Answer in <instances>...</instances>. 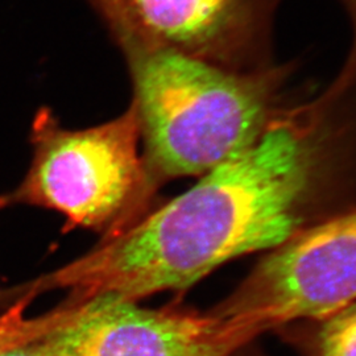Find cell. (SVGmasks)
Masks as SVG:
<instances>
[{"label": "cell", "mask_w": 356, "mask_h": 356, "mask_svg": "<svg viewBox=\"0 0 356 356\" xmlns=\"http://www.w3.org/2000/svg\"><path fill=\"white\" fill-rule=\"evenodd\" d=\"M354 207L356 107L317 97L289 104L250 149L26 291L132 301L185 291L225 263Z\"/></svg>", "instance_id": "6da1fadb"}, {"label": "cell", "mask_w": 356, "mask_h": 356, "mask_svg": "<svg viewBox=\"0 0 356 356\" xmlns=\"http://www.w3.org/2000/svg\"><path fill=\"white\" fill-rule=\"evenodd\" d=\"M144 165L154 186L250 149L286 102L291 64L234 72L177 51L127 56Z\"/></svg>", "instance_id": "7a4b0ae2"}, {"label": "cell", "mask_w": 356, "mask_h": 356, "mask_svg": "<svg viewBox=\"0 0 356 356\" xmlns=\"http://www.w3.org/2000/svg\"><path fill=\"white\" fill-rule=\"evenodd\" d=\"M140 124L134 103L113 120L67 129L51 108L35 115L33 159L22 184L0 194V210L15 204L61 213L65 229H92L108 239L152 211L159 188L139 153Z\"/></svg>", "instance_id": "3957f363"}, {"label": "cell", "mask_w": 356, "mask_h": 356, "mask_svg": "<svg viewBox=\"0 0 356 356\" xmlns=\"http://www.w3.org/2000/svg\"><path fill=\"white\" fill-rule=\"evenodd\" d=\"M356 297V207L268 251L210 313L263 332L319 318Z\"/></svg>", "instance_id": "277c9868"}, {"label": "cell", "mask_w": 356, "mask_h": 356, "mask_svg": "<svg viewBox=\"0 0 356 356\" xmlns=\"http://www.w3.org/2000/svg\"><path fill=\"white\" fill-rule=\"evenodd\" d=\"M127 56L177 51L234 72L275 65L282 0H88Z\"/></svg>", "instance_id": "5b68a950"}, {"label": "cell", "mask_w": 356, "mask_h": 356, "mask_svg": "<svg viewBox=\"0 0 356 356\" xmlns=\"http://www.w3.org/2000/svg\"><path fill=\"white\" fill-rule=\"evenodd\" d=\"M79 301L40 338L51 356H229L263 334L210 312L148 309L118 296Z\"/></svg>", "instance_id": "8992f818"}, {"label": "cell", "mask_w": 356, "mask_h": 356, "mask_svg": "<svg viewBox=\"0 0 356 356\" xmlns=\"http://www.w3.org/2000/svg\"><path fill=\"white\" fill-rule=\"evenodd\" d=\"M276 330L302 356H356V297L323 317Z\"/></svg>", "instance_id": "52a82bcc"}, {"label": "cell", "mask_w": 356, "mask_h": 356, "mask_svg": "<svg viewBox=\"0 0 356 356\" xmlns=\"http://www.w3.org/2000/svg\"><path fill=\"white\" fill-rule=\"evenodd\" d=\"M32 301L33 298L28 296L17 297L0 313V353L38 339L61 325L69 316L67 307L60 305L42 316L31 317L28 316V307Z\"/></svg>", "instance_id": "ba28073f"}, {"label": "cell", "mask_w": 356, "mask_h": 356, "mask_svg": "<svg viewBox=\"0 0 356 356\" xmlns=\"http://www.w3.org/2000/svg\"><path fill=\"white\" fill-rule=\"evenodd\" d=\"M341 3L351 22V47L342 69L326 90L332 95L347 97L356 101V0H341Z\"/></svg>", "instance_id": "9c48e42d"}, {"label": "cell", "mask_w": 356, "mask_h": 356, "mask_svg": "<svg viewBox=\"0 0 356 356\" xmlns=\"http://www.w3.org/2000/svg\"><path fill=\"white\" fill-rule=\"evenodd\" d=\"M40 338L4 350L0 353V356H51L44 344L41 343Z\"/></svg>", "instance_id": "30bf717a"}, {"label": "cell", "mask_w": 356, "mask_h": 356, "mask_svg": "<svg viewBox=\"0 0 356 356\" xmlns=\"http://www.w3.org/2000/svg\"><path fill=\"white\" fill-rule=\"evenodd\" d=\"M229 356H267L256 344H250L239 348L238 351H235L234 354Z\"/></svg>", "instance_id": "8fae6325"}]
</instances>
